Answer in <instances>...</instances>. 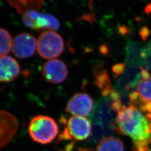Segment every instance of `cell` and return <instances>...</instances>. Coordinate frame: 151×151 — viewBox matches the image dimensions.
<instances>
[{"label": "cell", "mask_w": 151, "mask_h": 151, "mask_svg": "<svg viewBox=\"0 0 151 151\" xmlns=\"http://www.w3.org/2000/svg\"><path fill=\"white\" fill-rule=\"evenodd\" d=\"M116 129L132 138L135 151H148L151 144V123L134 104L123 106L118 111Z\"/></svg>", "instance_id": "cell-1"}, {"label": "cell", "mask_w": 151, "mask_h": 151, "mask_svg": "<svg viewBox=\"0 0 151 151\" xmlns=\"http://www.w3.org/2000/svg\"><path fill=\"white\" fill-rule=\"evenodd\" d=\"M115 113L111 106L110 97L100 99L90 116L92 125V139L97 141L110 134L116 129Z\"/></svg>", "instance_id": "cell-2"}, {"label": "cell", "mask_w": 151, "mask_h": 151, "mask_svg": "<svg viewBox=\"0 0 151 151\" xmlns=\"http://www.w3.org/2000/svg\"><path fill=\"white\" fill-rule=\"evenodd\" d=\"M28 132L34 142L41 145H48L56 138L60 129L57 122L52 118L38 115L30 120Z\"/></svg>", "instance_id": "cell-3"}, {"label": "cell", "mask_w": 151, "mask_h": 151, "mask_svg": "<svg viewBox=\"0 0 151 151\" xmlns=\"http://www.w3.org/2000/svg\"><path fill=\"white\" fill-rule=\"evenodd\" d=\"M64 49V40L55 31H45L37 40L38 54L44 59L53 60L59 57Z\"/></svg>", "instance_id": "cell-4"}, {"label": "cell", "mask_w": 151, "mask_h": 151, "mask_svg": "<svg viewBox=\"0 0 151 151\" xmlns=\"http://www.w3.org/2000/svg\"><path fill=\"white\" fill-rule=\"evenodd\" d=\"M22 21L27 27L34 30L55 31L60 27V22L55 16L38 11L25 12Z\"/></svg>", "instance_id": "cell-5"}, {"label": "cell", "mask_w": 151, "mask_h": 151, "mask_svg": "<svg viewBox=\"0 0 151 151\" xmlns=\"http://www.w3.org/2000/svg\"><path fill=\"white\" fill-rule=\"evenodd\" d=\"M37 49V40L29 33L22 32L13 39L12 52L20 59H27L34 55Z\"/></svg>", "instance_id": "cell-6"}, {"label": "cell", "mask_w": 151, "mask_h": 151, "mask_svg": "<svg viewBox=\"0 0 151 151\" xmlns=\"http://www.w3.org/2000/svg\"><path fill=\"white\" fill-rule=\"evenodd\" d=\"M19 127V121L13 114L0 110V150L10 143Z\"/></svg>", "instance_id": "cell-7"}, {"label": "cell", "mask_w": 151, "mask_h": 151, "mask_svg": "<svg viewBox=\"0 0 151 151\" xmlns=\"http://www.w3.org/2000/svg\"><path fill=\"white\" fill-rule=\"evenodd\" d=\"M68 75L65 62L57 59L48 60L42 68V76L45 81L53 84H59L66 80Z\"/></svg>", "instance_id": "cell-8"}, {"label": "cell", "mask_w": 151, "mask_h": 151, "mask_svg": "<svg viewBox=\"0 0 151 151\" xmlns=\"http://www.w3.org/2000/svg\"><path fill=\"white\" fill-rule=\"evenodd\" d=\"M60 122L65 125L72 138L75 140H85L91 133V124L83 117L72 116L67 121L62 118Z\"/></svg>", "instance_id": "cell-9"}, {"label": "cell", "mask_w": 151, "mask_h": 151, "mask_svg": "<svg viewBox=\"0 0 151 151\" xmlns=\"http://www.w3.org/2000/svg\"><path fill=\"white\" fill-rule=\"evenodd\" d=\"M93 108V101L88 95L77 93L68 100L66 111L73 116L85 117L91 113Z\"/></svg>", "instance_id": "cell-10"}, {"label": "cell", "mask_w": 151, "mask_h": 151, "mask_svg": "<svg viewBox=\"0 0 151 151\" xmlns=\"http://www.w3.org/2000/svg\"><path fill=\"white\" fill-rule=\"evenodd\" d=\"M20 73V66L14 58L5 55L0 57V82L14 81Z\"/></svg>", "instance_id": "cell-11"}, {"label": "cell", "mask_w": 151, "mask_h": 151, "mask_svg": "<svg viewBox=\"0 0 151 151\" xmlns=\"http://www.w3.org/2000/svg\"><path fill=\"white\" fill-rule=\"evenodd\" d=\"M10 5L16 11L24 14L30 11H38L43 4L44 0H6Z\"/></svg>", "instance_id": "cell-12"}, {"label": "cell", "mask_w": 151, "mask_h": 151, "mask_svg": "<svg viewBox=\"0 0 151 151\" xmlns=\"http://www.w3.org/2000/svg\"><path fill=\"white\" fill-rule=\"evenodd\" d=\"M142 49L137 44L133 42H129L127 46V65L132 67L144 65V61L142 57Z\"/></svg>", "instance_id": "cell-13"}, {"label": "cell", "mask_w": 151, "mask_h": 151, "mask_svg": "<svg viewBox=\"0 0 151 151\" xmlns=\"http://www.w3.org/2000/svg\"><path fill=\"white\" fill-rule=\"evenodd\" d=\"M96 151H124V145L118 138L108 137L100 140Z\"/></svg>", "instance_id": "cell-14"}, {"label": "cell", "mask_w": 151, "mask_h": 151, "mask_svg": "<svg viewBox=\"0 0 151 151\" xmlns=\"http://www.w3.org/2000/svg\"><path fill=\"white\" fill-rule=\"evenodd\" d=\"M95 72L97 85L102 91L103 95L107 97L113 91L108 73L104 69L99 70Z\"/></svg>", "instance_id": "cell-15"}, {"label": "cell", "mask_w": 151, "mask_h": 151, "mask_svg": "<svg viewBox=\"0 0 151 151\" xmlns=\"http://www.w3.org/2000/svg\"><path fill=\"white\" fill-rule=\"evenodd\" d=\"M137 90L140 100L145 103H151V77L141 79L137 85Z\"/></svg>", "instance_id": "cell-16"}, {"label": "cell", "mask_w": 151, "mask_h": 151, "mask_svg": "<svg viewBox=\"0 0 151 151\" xmlns=\"http://www.w3.org/2000/svg\"><path fill=\"white\" fill-rule=\"evenodd\" d=\"M13 39L6 30L0 28V57L9 54L12 50Z\"/></svg>", "instance_id": "cell-17"}, {"label": "cell", "mask_w": 151, "mask_h": 151, "mask_svg": "<svg viewBox=\"0 0 151 151\" xmlns=\"http://www.w3.org/2000/svg\"><path fill=\"white\" fill-rule=\"evenodd\" d=\"M141 54L144 61L145 66L147 68L151 67V42L142 49Z\"/></svg>", "instance_id": "cell-18"}, {"label": "cell", "mask_w": 151, "mask_h": 151, "mask_svg": "<svg viewBox=\"0 0 151 151\" xmlns=\"http://www.w3.org/2000/svg\"><path fill=\"white\" fill-rule=\"evenodd\" d=\"M125 65L124 63H120L118 65H114L113 67V71L114 73L118 76L121 75L125 69Z\"/></svg>", "instance_id": "cell-19"}, {"label": "cell", "mask_w": 151, "mask_h": 151, "mask_svg": "<svg viewBox=\"0 0 151 151\" xmlns=\"http://www.w3.org/2000/svg\"><path fill=\"white\" fill-rule=\"evenodd\" d=\"M140 35L143 40H146V38L149 35V30L147 27H143L140 32Z\"/></svg>", "instance_id": "cell-20"}, {"label": "cell", "mask_w": 151, "mask_h": 151, "mask_svg": "<svg viewBox=\"0 0 151 151\" xmlns=\"http://www.w3.org/2000/svg\"><path fill=\"white\" fill-rule=\"evenodd\" d=\"M129 98L130 100L133 101H135L136 100H137L138 99V98H139V95L138 94V93L137 91H134L132 92L129 95Z\"/></svg>", "instance_id": "cell-21"}, {"label": "cell", "mask_w": 151, "mask_h": 151, "mask_svg": "<svg viewBox=\"0 0 151 151\" xmlns=\"http://www.w3.org/2000/svg\"><path fill=\"white\" fill-rule=\"evenodd\" d=\"M77 151H92L90 149H87V148H79Z\"/></svg>", "instance_id": "cell-22"}]
</instances>
